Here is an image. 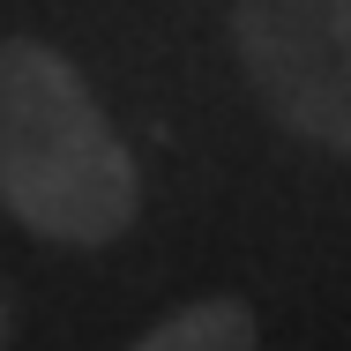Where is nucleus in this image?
I'll return each mask as SVG.
<instances>
[{"instance_id":"f03ea898","label":"nucleus","mask_w":351,"mask_h":351,"mask_svg":"<svg viewBox=\"0 0 351 351\" xmlns=\"http://www.w3.org/2000/svg\"><path fill=\"white\" fill-rule=\"evenodd\" d=\"M232 45L291 135L351 157V0H232Z\"/></svg>"},{"instance_id":"7ed1b4c3","label":"nucleus","mask_w":351,"mask_h":351,"mask_svg":"<svg viewBox=\"0 0 351 351\" xmlns=\"http://www.w3.org/2000/svg\"><path fill=\"white\" fill-rule=\"evenodd\" d=\"M254 344H262V322L239 299H195L142 329V351H254Z\"/></svg>"},{"instance_id":"20e7f679","label":"nucleus","mask_w":351,"mask_h":351,"mask_svg":"<svg viewBox=\"0 0 351 351\" xmlns=\"http://www.w3.org/2000/svg\"><path fill=\"white\" fill-rule=\"evenodd\" d=\"M0 344H8V306H0Z\"/></svg>"},{"instance_id":"f257e3e1","label":"nucleus","mask_w":351,"mask_h":351,"mask_svg":"<svg viewBox=\"0 0 351 351\" xmlns=\"http://www.w3.org/2000/svg\"><path fill=\"white\" fill-rule=\"evenodd\" d=\"M0 202L53 247H112L142 210L128 142L38 38H0Z\"/></svg>"}]
</instances>
